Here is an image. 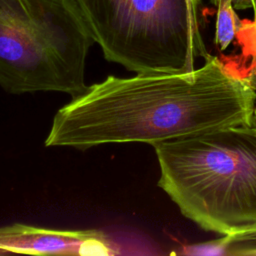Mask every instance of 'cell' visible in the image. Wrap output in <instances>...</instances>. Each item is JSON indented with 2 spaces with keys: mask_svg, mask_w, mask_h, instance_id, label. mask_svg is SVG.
<instances>
[{
  "mask_svg": "<svg viewBox=\"0 0 256 256\" xmlns=\"http://www.w3.org/2000/svg\"><path fill=\"white\" fill-rule=\"evenodd\" d=\"M256 91L247 77L209 55L185 73L108 76L95 83L87 121L100 144L155 143L232 126L253 125Z\"/></svg>",
  "mask_w": 256,
  "mask_h": 256,
  "instance_id": "6da1fadb",
  "label": "cell"
},
{
  "mask_svg": "<svg viewBox=\"0 0 256 256\" xmlns=\"http://www.w3.org/2000/svg\"><path fill=\"white\" fill-rule=\"evenodd\" d=\"M158 186L183 216L224 235L256 223V126L219 128L152 145Z\"/></svg>",
  "mask_w": 256,
  "mask_h": 256,
  "instance_id": "7a4b0ae2",
  "label": "cell"
},
{
  "mask_svg": "<svg viewBox=\"0 0 256 256\" xmlns=\"http://www.w3.org/2000/svg\"><path fill=\"white\" fill-rule=\"evenodd\" d=\"M93 43L73 0H0V85L9 93L80 94Z\"/></svg>",
  "mask_w": 256,
  "mask_h": 256,
  "instance_id": "3957f363",
  "label": "cell"
},
{
  "mask_svg": "<svg viewBox=\"0 0 256 256\" xmlns=\"http://www.w3.org/2000/svg\"><path fill=\"white\" fill-rule=\"evenodd\" d=\"M106 60L143 74L185 73L207 52L185 0H73Z\"/></svg>",
  "mask_w": 256,
  "mask_h": 256,
  "instance_id": "277c9868",
  "label": "cell"
},
{
  "mask_svg": "<svg viewBox=\"0 0 256 256\" xmlns=\"http://www.w3.org/2000/svg\"><path fill=\"white\" fill-rule=\"evenodd\" d=\"M0 251L31 255H115L108 236L95 229L63 230L15 223L0 227Z\"/></svg>",
  "mask_w": 256,
  "mask_h": 256,
  "instance_id": "5b68a950",
  "label": "cell"
},
{
  "mask_svg": "<svg viewBox=\"0 0 256 256\" xmlns=\"http://www.w3.org/2000/svg\"><path fill=\"white\" fill-rule=\"evenodd\" d=\"M177 255L256 256V223L212 240L182 246Z\"/></svg>",
  "mask_w": 256,
  "mask_h": 256,
  "instance_id": "8992f818",
  "label": "cell"
},
{
  "mask_svg": "<svg viewBox=\"0 0 256 256\" xmlns=\"http://www.w3.org/2000/svg\"><path fill=\"white\" fill-rule=\"evenodd\" d=\"M210 2L216 8L214 44L225 50L236 38L240 39L244 19L241 20L236 11L251 8V0H210Z\"/></svg>",
  "mask_w": 256,
  "mask_h": 256,
  "instance_id": "52a82bcc",
  "label": "cell"
},
{
  "mask_svg": "<svg viewBox=\"0 0 256 256\" xmlns=\"http://www.w3.org/2000/svg\"><path fill=\"white\" fill-rule=\"evenodd\" d=\"M255 30L252 31L251 36L249 37V39L246 41L245 46L247 47L248 51L252 54L253 56V60H252V70L251 72H249L247 78L250 81L252 87L254 88V90L256 91V27L254 28Z\"/></svg>",
  "mask_w": 256,
  "mask_h": 256,
  "instance_id": "ba28073f",
  "label": "cell"
},
{
  "mask_svg": "<svg viewBox=\"0 0 256 256\" xmlns=\"http://www.w3.org/2000/svg\"><path fill=\"white\" fill-rule=\"evenodd\" d=\"M189 14L192 20L199 25V7L200 1L199 0H185Z\"/></svg>",
  "mask_w": 256,
  "mask_h": 256,
  "instance_id": "9c48e42d",
  "label": "cell"
},
{
  "mask_svg": "<svg viewBox=\"0 0 256 256\" xmlns=\"http://www.w3.org/2000/svg\"><path fill=\"white\" fill-rule=\"evenodd\" d=\"M251 8L253 10V15H254L253 20L256 22V0H251Z\"/></svg>",
  "mask_w": 256,
  "mask_h": 256,
  "instance_id": "30bf717a",
  "label": "cell"
},
{
  "mask_svg": "<svg viewBox=\"0 0 256 256\" xmlns=\"http://www.w3.org/2000/svg\"><path fill=\"white\" fill-rule=\"evenodd\" d=\"M254 125L256 126V106H255V110H254Z\"/></svg>",
  "mask_w": 256,
  "mask_h": 256,
  "instance_id": "8fae6325",
  "label": "cell"
}]
</instances>
